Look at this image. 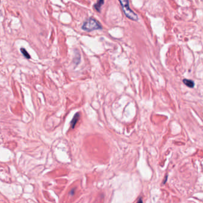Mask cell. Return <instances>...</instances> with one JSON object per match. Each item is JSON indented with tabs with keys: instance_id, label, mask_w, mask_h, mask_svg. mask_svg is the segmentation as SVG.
Wrapping results in <instances>:
<instances>
[{
	"instance_id": "1",
	"label": "cell",
	"mask_w": 203,
	"mask_h": 203,
	"mask_svg": "<svg viewBox=\"0 0 203 203\" xmlns=\"http://www.w3.org/2000/svg\"><path fill=\"white\" fill-rule=\"evenodd\" d=\"M82 29L86 32H92L95 30L102 29L101 23L95 18H90L87 19L82 26Z\"/></svg>"
},
{
	"instance_id": "2",
	"label": "cell",
	"mask_w": 203,
	"mask_h": 203,
	"mask_svg": "<svg viewBox=\"0 0 203 203\" xmlns=\"http://www.w3.org/2000/svg\"><path fill=\"white\" fill-rule=\"evenodd\" d=\"M119 1L122 7L123 11L125 13V16L132 20L137 21L138 17L137 15L130 8L129 0H119Z\"/></svg>"
},
{
	"instance_id": "3",
	"label": "cell",
	"mask_w": 203,
	"mask_h": 203,
	"mask_svg": "<svg viewBox=\"0 0 203 203\" xmlns=\"http://www.w3.org/2000/svg\"><path fill=\"white\" fill-rule=\"evenodd\" d=\"M104 0H98V2L96 4H94V8H95V9L97 11L100 12L102 5L104 4Z\"/></svg>"
},
{
	"instance_id": "4",
	"label": "cell",
	"mask_w": 203,
	"mask_h": 203,
	"mask_svg": "<svg viewBox=\"0 0 203 203\" xmlns=\"http://www.w3.org/2000/svg\"><path fill=\"white\" fill-rule=\"evenodd\" d=\"M79 117H80V114L79 113H76L72 119V120L71 121V126L72 128H74L76 124L77 123L78 120L79 119Z\"/></svg>"
},
{
	"instance_id": "5",
	"label": "cell",
	"mask_w": 203,
	"mask_h": 203,
	"mask_svg": "<svg viewBox=\"0 0 203 203\" xmlns=\"http://www.w3.org/2000/svg\"><path fill=\"white\" fill-rule=\"evenodd\" d=\"M183 82L184 83L185 85H186L187 87H188L189 88H193L194 87V81H192L191 80L185 79L183 80Z\"/></svg>"
},
{
	"instance_id": "6",
	"label": "cell",
	"mask_w": 203,
	"mask_h": 203,
	"mask_svg": "<svg viewBox=\"0 0 203 203\" xmlns=\"http://www.w3.org/2000/svg\"><path fill=\"white\" fill-rule=\"evenodd\" d=\"M20 51L22 53L23 55L27 59H30L31 58V55H29V54L28 53V51L26 50L25 48H20Z\"/></svg>"
}]
</instances>
